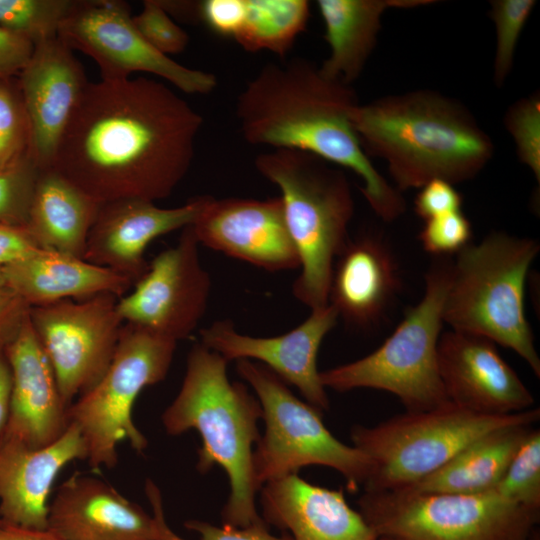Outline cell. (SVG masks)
Instances as JSON below:
<instances>
[{
	"label": "cell",
	"mask_w": 540,
	"mask_h": 540,
	"mask_svg": "<svg viewBox=\"0 0 540 540\" xmlns=\"http://www.w3.org/2000/svg\"><path fill=\"white\" fill-rule=\"evenodd\" d=\"M202 125V116L162 82H89L51 168L99 204L156 202L187 175Z\"/></svg>",
	"instance_id": "6da1fadb"
},
{
	"label": "cell",
	"mask_w": 540,
	"mask_h": 540,
	"mask_svg": "<svg viewBox=\"0 0 540 540\" xmlns=\"http://www.w3.org/2000/svg\"><path fill=\"white\" fill-rule=\"evenodd\" d=\"M357 104L351 85L295 57L261 67L239 93L235 112L247 143L310 153L353 171L372 210L392 222L405 212L406 203L360 144L351 123Z\"/></svg>",
	"instance_id": "7a4b0ae2"
},
{
	"label": "cell",
	"mask_w": 540,
	"mask_h": 540,
	"mask_svg": "<svg viewBox=\"0 0 540 540\" xmlns=\"http://www.w3.org/2000/svg\"><path fill=\"white\" fill-rule=\"evenodd\" d=\"M351 123L364 152L383 159L401 192L434 179L474 178L491 160L489 135L459 102L417 90L357 104Z\"/></svg>",
	"instance_id": "3957f363"
},
{
	"label": "cell",
	"mask_w": 540,
	"mask_h": 540,
	"mask_svg": "<svg viewBox=\"0 0 540 540\" xmlns=\"http://www.w3.org/2000/svg\"><path fill=\"white\" fill-rule=\"evenodd\" d=\"M228 361L200 342L187 356L181 388L162 414L167 434L196 430L202 441L196 468L200 473L220 466L230 492L221 516L223 524L246 527L264 521L258 514L253 479V445L260 438L262 408L247 387L231 382Z\"/></svg>",
	"instance_id": "277c9868"
},
{
	"label": "cell",
	"mask_w": 540,
	"mask_h": 540,
	"mask_svg": "<svg viewBox=\"0 0 540 540\" xmlns=\"http://www.w3.org/2000/svg\"><path fill=\"white\" fill-rule=\"evenodd\" d=\"M256 170L281 192L287 227L300 260L294 297L311 310L328 305L333 265L350 239L354 199L344 172L310 153L270 149Z\"/></svg>",
	"instance_id": "5b68a950"
},
{
	"label": "cell",
	"mask_w": 540,
	"mask_h": 540,
	"mask_svg": "<svg viewBox=\"0 0 540 540\" xmlns=\"http://www.w3.org/2000/svg\"><path fill=\"white\" fill-rule=\"evenodd\" d=\"M539 242L494 231L452 261L443 321L515 351L540 377V358L524 308L525 284Z\"/></svg>",
	"instance_id": "8992f818"
},
{
	"label": "cell",
	"mask_w": 540,
	"mask_h": 540,
	"mask_svg": "<svg viewBox=\"0 0 540 540\" xmlns=\"http://www.w3.org/2000/svg\"><path fill=\"white\" fill-rule=\"evenodd\" d=\"M452 259L434 257L425 274L421 300L385 342L367 356L320 372L325 388L346 392L372 388L396 395L409 412L427 411L449 401L441 381L437 347Z\"/></svg>",
	"instance_id": "52a82bcc"
},
{
	"label": "cell",
	"mask_w": 540,
	"mask_h": 540,
	"mask_svg": "<svg viewBox=\"0 0 540 540\" xmlns=\"http://www.w3.org/2000/svg\"><path fill=\"white\" fill-rule=\"evenodd\" d=\"M539 418V408L488 416L448 402L427 411H407L373 427L356 425L351 430L353 446L371 463L364 492L410 486L481 436L508 425H532Z\"/></svg>",
	"instance_id": "ba28073f"
},
{
	"label": "cell",
	"mask_w": 540,
	"mask_h": 540,
	"mask_svg": "<svg viewBox=\"0 0 540 540\" xmlns=\"http://www.w3.org/2000/svg\"><path fill=\"white\" fill-rule=\"evenodd\" d=\"M236 371L254 390L265 421V433L252 454L257 490L309 465L338 471L350 492L364 486L371 471L370 460L334 437L324 425L321 411L298 399L284 381L260 363L238 360Z\"/></svg>",
	"instance_id": "9c48e42d"
},
{
	"label": "cell",
	"mask_w": 540,
	"mask_h": 540,
	"mask_svg": "<svg viewBox=\"0 0 540 540\" xmlns=\"http://www.w3.org/2000/svg\"><path fill=\"white\" fill-rule=\"evenodd\" d=\"M177 343L124 323L108 369L67 411L69 424L78 427L86 443L91 469L113 468L123 441L137 453L147 448V438L134 423L133 407L144 388L165 379Z\"/></svg>",
	"instance_id": "30bf717a"
},
{
	"label": "cell",
	"mask_w": 540,
	"mask_h": 540,
	"mask_svg": "<svg viewBox=\"0 0 540 540\" xmlns=\"http://www.w3.org/2000/svg\"><path fill=\"white\" fill-rule=\"evenodd\" d=\"M359 512L378 536L404 540H536L540 511L494 490L481 493L364 492Z\"/></svg>",
	"instance_id": "8fae6325"
},
{
	"label": "cell",
	"mask_w": 540,
	"mask_h": 540,
	"mask_svg": "<svg viewBox=\"0 0 540 540\" xmlns=\"http://www.w3.org/2000/svg\"><path fill=\"white\" fill-rule=\"evenodd\" d=\"M110 293L29 307L31 326L69 407L104 375L124 322Z\"/></svg>",
	"instance_id": "7c38bea8"
},
{
	"label": "cell",
	"mask_w": 540,
	"mask_h": 540,
	"mask_svg": "<svg viewBox=\"0 0 540 540\" xmlns=\"http://www.w3.org/2000/svg\"><path fill=\"white\" fill-rule=\"evenodd\" d=\"M127 2L75 0L58 38L97 63L103 80L142 72L163 78L187 94L206 95L217 86L213 73L189 68L149 45L136 29Z\"/></svg>",
	"instance_id": "4fadbf2b"
},
{
	"label": "cell",
	"mask_w": 540,
	"mask_h": 540,
	"mask_svg": "<svg viewBox=\"0 0 540 540\" xmlns=\"http://www.w3.org/2000/svg\"><path fill=\"white\" fill-rule=\"evenodd\" d=\"M199 246L190 226L182 229L177 244L160 252L132 292L118 299L124 323L176 342L191 336L207 310L211 290Z\"/></svg>",
	"instance_id": "5bb4252c"
},
{
	"label": "cell",
	"mask_w": 540,
	"mask_h": 540,
	"mask_svg": "<svg viewBox=\"0 0 540 540\" xmlns=\"http://www.w3.org/2000/svg\"><path fill=\"white\" fill-rule=\"evenodd\" d=\"M146 491L152 515L105 481L75 473L49 503L47 530L60 540H185L167 524L150 480Z\"/></svg>",
	"instance_id": "9a60e30c"
},
{
	"label": "cell",
	"mask_w": 540,
	"mask_h": 540,
	"mask_svg": "<svg viewBox=\"0 0 540 540\" xmlns=\"http://www.w3.org/2000/svg\"><path fill=\"white\" fill-rule=\"evenodd\" d=\"M190 228L200 245L261 269L300 267L280 196L263 200L208 196Z\"/></svg>",
	"instance_id": "2e32d148"
},
{
	"label": "cell",
	"mask_w": 540,
	"mask_h": 540,
	"mask_svg": "<svg viewBox=\"0 0 540 540\" xmlns=\"http://www.w3.org/2000/svg\"><path fill=\"white\" fill-rule=\"evenodd\" d=\"M338 319L336 310L328 304L311 310L308 318L294 329L273 337L241 334L231 321L221 320L200 331V343L228 362L260 361L282 381L295 386L307 403L322 412L330 405L320 380L317 356L324 337Z\"/></svg>",
	"instance_id": "e0dca14e"
},
{
	"label": "cell",
	"mask_w": 540,
	"mask_h": 540,
	"mask_svg": "<svg viewBox=\"0 0 540 540\" xmlns=\"http://www.w3.org/2000/svg\"><path fill=\"white\" fill-rule=\"evenodd\" d=\"M438 371L449 401L472 412L505 416L532 408L535 400L495 343L455 330L441 333Z\"/></svg>",
	"instance_id": "ac0fdd59"
},
{
	"label": "cell",
	"mask_w": 540,
	"mask_h": 540,
	"mask_svg": "<svg viewBox=\"0 0 540 540\" xmlns=\"http://www.w3.org/2000/svg\"><path fill=\"white\" fill-rule=\"evenodd\" d=\"M208 195L196 196L174 208L141 199H120L99 206L83 259L106 268L134 286L147 272V246L161 235L190 226Z\"/></svg>",
	"instance_id": "d6986e66"
},
{
	"label": "cell",
	"mask_w": 540,
	"mask_h": 540,
	"mask_svg": "<svg viewBox=\"0 0 540 540\" xmlns=\"http://www.w3.org/2000/svg\"><path fill=\"white\" fill-rule=\"evenodd\" d=\"M31 130V157L51 168L57 148L89 83L73 50L57 37L34 45L17 76Z\"/></svg>",
	"instance_id": "ffe728a7"
},
{
	"label": "cell",
	"mask_w": 540,
	"mask_h": 540,
	"mask_svg": "<svg viewBox=\"0 0 540 540\" xmlns=\"http://www.w3.org/2000/svg\"><path fill=\"white\" fill-rule=\"evenodd\" d=\"M4 353L11 369L12 386L9 417L0 439L30 448L45 447L68 428V407L28 314Z\"/></svg>",
	"instance_id": "44dd1931"
},
{
	"label": "cell",
	"mask_w": 540,
	"mask_h": 540,
	"mask_svg": "<svg viewBox=\"0 0 540 540\" xmlns=\"http://www.w3.org/2000/svg\"><path fill=\"white\" fill-rule=\"evenodd\" d=\"M87 455L83 436L72 423L41 448L0 439V521L47 530L49 495L58 474L75 460H87Z\"/></svg>",
	"instance_id": "7402d4cb"
},
{
	"label": "cell",
	"mask_w": 540,
	"mask_h": 540,
	"mask_svg": "<svg viewBox=\"0 0 540 540\" xmlns=\"http://www.w3.org/2000/svg\"><path fill=\"white\" fill-rule=\"evenodd\" d=\"M402 286L398 260L382 234L350 238L336 258L328 304L348 325L367 329L386 314Z\"/></svg>",
	"instance_id": "603a6c76"
},
{
	"label": "cell",
	"mask_w": 540,
	"mask_h": 540,
	"mask_svg": "<svg viewBox=\"0 0 540 540\" xmlns=\"http://www.w3.org/2000/svg\"><path fill=\"white\" fill-rule=\"evenodd\" d=\"M264 521L286 530L292 540H377L342 489H328L290 474L261 489Z\"/></svg>",
	"instance_id": "cb8c5ba5"
},
{
	"label": "cell",
	"mask_w": 540,
	"mask_h": 540,
	"mask_svg": "<svg viewBox=\"0 0 540 540\" xmlns=\"http://www.w3.org/2000/svg\"><path fill=\"white\" fill-rule=\"evenodd\" d=\"M2 269L5 285L29 307L103 293L120 298L133 286L128 279L83 258L40 248Z\"/></svg>",
	"instance_id": "d4e9b609"
},
{
	"label": "cell",
	"mask_w": 540,
	"mask_h": 540,
	"mask_svg": "<svg viewBox=\"0 0 540 540\" xmlns=\"http://www.w3.org/2000/svg\"><path fill=\"white\" fill-rule=\"evenodd\" d=\"M431 3L433 1L426 0H318L324 38L330 48L320 70L331 79L352 85L376 46L384 12Z\"/></svg>",
	"instance_id": "484cf974"
},
{
	"label": "cell",
	"mask_w": 540,
	"mask_h": 540,
	"mask_svg": "<svg viewBox=\"0 0 540 540\" xmlns=\"http://www.w3.org/2000/svg\"><path fill=\"white\" fill-rule=\"evenodd\" d=\"M99 206L55 169H40L24 228L38 248L83 258Z\"/></svg>",
	"instance_id": "4316f807"
},
{
	"label": "cell",
	"mask_w": 540,
	"mask_h": 540,
	"mask_svg": "<svg viewBox=\"0 0 540 540\" xmlns=\"http://www.w3.org/2000/svg\"><path fill=\"white\" fill-rule=\"evenodd\" d=\"M530 430L531 425L525 424L495 429L467 445L431 474L398 490L455 494L493 490Z\"/></svg>",
	"instance_id": "83f0119b"
},
{
	"label": "cell",
	"mask_w": 540,
	"mask_h": 540,
	"mask_svg": "<svg viewBox=\"0 0 540 540\" xmlns=\"http://www.w3.org/2000/svg\"><path fill=\"white\" fill-rule=\"evenodd\" d=\"M306 0H246L243 24L234 38L245 51H268L284 57L306 29Z\"/></svg>",
	"instance_id": "f1b7e54d"
},
{
	"label": "cell",
	"mask_w": 540,
	"mask_h": 540,
	"mask_svg": "<svg viewBox=\"0 0 540 540\" xmlns=\"http://www.w3.org/2000/svg\"><path fill=\"white\" fill-rule=\"evenodd\" d=\"M75 0H0V26L34 43L58 36Z\"/></svg>",
	"instance_id": "f546056e"
},
{
	"label": "cell",
	"mask_w": 540,
	"mask_h": 540,
	"mask_svg": "<svg viewBox=\"0 0 540 540\" xmlns=\"http://www.w3.org/2000/svg\"><path fill=\"white\" fill-rule=\"evenodd\" d=\"M503 498L540 511V431L528 432L493 489Z\"/></svg>",
	"instance_id": "4dcf8cb0"
},
{
	"label": "cell",
	"mask_w": 540,
	"mask_h": 540,
	"mask_svg": "<svg viewBox=\"0 0 540 540\" xmlns=\"http://www.w3.org/2000/svg\"><path fill=\"white\" fill-rule=\"evenodd\" d=\"M26 156H31V130L18 79H0V167Z\"/></svg>",
	"instance_id": "1f68e13d"
},
{
	"label": "cell",
	"mask_w": 540,
	"mask_h": 540,
	"mask_svg": "<svg viewBox=\"0 0 540 540\" xmlns=\"http://www.w3.org/2000/svg\"><path fill=\"white\" fill-rule=\"evenodd\" d=\"M490 3L489 15L496 32L493 79L495 85L500 87L505 83L513 68L518 40L536 2L534 0H494Z\"/></svg>",
	"instance_id": "d6a6232c"
},
{
	"label": "cell",
	"mask_w": 540,
	"mask_h": 540,
	"mask_svg": "<svg viewBox=\"0 0 540 540\" xmlns=\"http://www.w3.org/2000/svg\"><path fill=\"white\" fill-rule=\"evenodd\" d=\"M39 171L31 156L0 167V223L25 226Z\"/></svg>",
	"instance_id": "836d02e7"
},
{
	"label": "cell",
	"mask_w": 540,
	"mask_h": 540,
	"mask_svg": "<svg viewBox=\"0 0 540 540\" xmlns=\"http://www.w3.org/2000/svg\"><path fill=\"white\" fill-rule=\"evenodd\" d=\"M504 124L516 144L519 160L540 182V98L539 93L516 101L506 112Z\"/></svg>",
	"instance_id": "e575fe53"
},
{
	"label": "cell",
	"mask_w": 540,
	"mask_h": 540,
	"mask_svg": "<svg viewBox=\"0 0 540 540\" xmlns=\"http://www.w3.org/2000/svg\"><path fill=\"white\" fill-rule=\"evenodd\" d=\"M132 20L145 41L164 55L181 53L188 46L189 35L158 0H145Z\"/></svg>",
	"instance_id": "d590c367"
},
{
	"label": "cell",
	"mask_w": 540,
	"mask_h": 540,
	"mask_svg": "<svg viewBox=\"0 0 540 540\" xmlns=\"http://www.w3.org/2000/svg\"><path fill=\"white\" fill-rule=\"evenodd\" d=\"M472 225L462 210L425 220L419 232L423 249L434 257H450L471 243Z\"/></svg>",
	"instance_id": "8d00e7d4"
},
{
	"label": "cell",
	"mask_w": 540,
	"mask_h": 540,
	"mask_svg": "<svg viewBox=\"0 0 540 540\" xmlns=\"http://www.w3.org/2000/svg\"><path fill=\"white\" fill-rule=\"evenodd\" d=\"M463 198L454 185L434 179L420 188L415 200V213L424 221L461 210Z\"/></svg>",
	"instance_id": "74e56055"
},
{
	"label": "cell",
	"mask_w": 540,
	"mask_h": 540,
	"mask_svg": "<svg viewBox=\"0 0 540 540\" xmlns=\"http://www.w3.org/2000/svg\"><path fill=\"white\" fill-rule=\"evenodd\" d=\"M188 530L194 531L200 536V540H292L289 534L281 537L272 535L265 521L251 524L246 527H234L223 524L213 525L201 520H188L185 522Z\"/></svg>",
	"instance_id": "f35d334b"
},
{
	"label": "cell",
	"mask_w": 540,
	"mask_h": 540,
	"mask_svg": "<svg viewBox=\"0 0 540 540\" xmlns=\"http://www.w3.org/2000/svg\"><path fill=\"white\" fill-rule=\"evenodd\" d=\"M33 50L32 41L0 26V79L18 76Z\"/></svg>",
	"instance_id": "ab89813d"
},
{
	"label": "cell",
	"mask_w": 540,
	"mask_h": 540,
	"mask_svg": "<svg viewBox=\"0 0 540 540\" xmlns=\"http://www.w3.org/2000/svg\"><path fill=\"white\" fill-rule=\"evenodd\" d=\"M29 306L7 286L0 288V347H5L27 316Z\"/></svg>",
	"instance_id": "60d3db41"
},
{
	"label": "cell",
	"mask_w": 540,
	"mask_h": 540,
	"mask_svg": "<svg viewBox=\"0 0 540 540\" xmlns=\"http://www.w3.org/2000/svg\"><path fill=\"white\" fill-rule=\"evenodd\" d=\"M39 249L24 227L0 223V267Z\"/></svg>",
	"instance_id": "b9f144b4"
},
{
	"label": "cell",
	"mask_w": 540,
	"mask_h": 540,
	"mask_svg": "<svg viewBox=\"0 0 540 540\" xmlns=\"http://www.w3.org/2000/svg\"><path fill=\"white\" fill-rule=\"evenodd\" d=\"M12 376L4 348L0 349V437L9 417Z\"/></svg>",
	"instance_id": "7bdbcfd3"
},
{
	"label": "cell",
	"mask_w": 540,
	"mask_h": 540,
	"mask_svg": "<svg viewBox=\"0 0 540 540\" xmlns=\"http://www.w3.org/2000/svg\"><path fill=\"white\" fill-rule=\"evenodd\" d=\"M0 540H60L49 530L12 526L0 521Z\"/></svg>",
	"instance_id": "ee69618b"
},
{
	"label": "cell",
	"mask_w": 540,
	"mask_h": 540,
	"mask_svg": "<svg viewBox=\"0 0 540 540\" xmlns=\"http://www.w3.org/2000/svg\"><path fill=\"white\" fill-rule=\"evenodd\" d=\"M5 278L3 274V269L0 267V288L5 287Z\"/></svg>",
	"instance_id": "f6af8a7d"
},
{
	"label": "cell",
	"mask_w": 540,
	"mask_h": 540,
	"mask_svg": "<svg viewBox=\"0 0 540 540\" xmlns=\"http://www.w3.org/2000/svg\"><path fill=\"white\" fill-rule=\"evenodd\" d=\"M377 540H404L396 537H389V536H379Z\"/></svg>",
	"instance_id": "bcb514c9"
},
{
	"label": "cell",
	"mask_w": 540,
	"mask_h": 540,
	"mask_svg": "<svg viewBox=\"0 0 540 540\" xmlns=\"http://www.w3.org/2000/svg\"><path fill=\"white\" fill-rule=\"evenodd\" d=\"M3 348V347H0V349ZM5 348V347H4Z\"/></svg>",
	"instance_id": "7dc6e473"
}]
</instances>
